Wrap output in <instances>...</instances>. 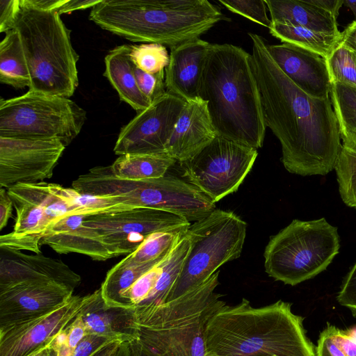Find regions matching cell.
<instances>
[{
    "instance_id": "38",
    "label": "cell",
    "mask_w": 356,
    "mask_h": 356,
    "mask_svg": "<svg viewBox=\"0 0 356 356\" xmlns=\"http://www.w3.org/2000/svg\"><path fill=\"white\" fill-rule=\"evenodd\" d=\"M133 69L140 91L152 103L167 92L165 70L156 74H150L139 69L134 63Z\"/></svg>"
},
{
    "instance_id": "5",
    "label": "cell",
    "mask_w": 356,
    "mask_h": 356,
    "mask_svg": "<svg viewBox=\"0 0 356 356\" xmlns=\"http://www.w3.org/2000/svg\"><path fill=\"white\" fill-rule=\"evenodd\" d=\"M217 270L199 286L163 304L135 308L141 356H207L206 326L226 305L215 291Z\"/></svg>"
},
{
    "instance_id": "4",
    "label": "cell",
    "mask_w": 356,
    "mask_h": 356,
    "mask_svg": "<svg viewBox=\"0 0 356 356\" xmlns=\"http://www.w3.org/2000/svg\"><path fill=\"white\" fill-rule=\"evenodd\" d=\"M89 18L132 42L170 49L196 40L226 17L207 0H101Z\"/></svg>"
},
{
    "instance_id": "25",
    "label": "cell",
    "mask_w": 356,
    "mask_h": 356,
    "mask_svg": "<svg viewBox=\"0 0 356 356\" xmlns=\"http://www.w3.org/2000/svg\"><path fill=\"white\" fill-rule=\"evenodd\" d=\"M130 45L123 44L112 49L105 57L104 76L125 102L138 113L148 108L152 102L140 91L130 58Z\"/></svg>"
},
{
    "instance_id": "30",
    "label": "cell",
    "mask_w": 356,
    "mask_h": 356,
    "mask_svg": "<svg viewBox=\"0 0 356 356\" xmlns=\"http://www.w3.org/2000/svg\"><path fill=\"white\" fill-rule=\"evenodd\" d=\"M330 97L341 139L356 140V87L332 82Z\"/></svg>"
},
{
    "instance_id": "34",
    "label": "cell",
    "mask_w": 356,
    "mask_h": 356,
    "mask_svg": "<svg viewBox=\"0 0 356 356\" xmlns=\"http://www.w3.org/2000/svg\"><path fill=\"white\" fill-rule=\"evenodd\" d=\"M130 58L143 71L156 74L164 71L169 63L170 55L165 46L158 43L130 45Z\"/></svg>"
},
{
    "instance_id": "54",
    "label": "cell",
    "mask_w": 356,
    "mask_h": 356,
    "mask_svg": "<svg viewBox=\"0 0 356 356\" xmlns=\"http://www.w3.org/2000/svg\"><path fill=\"white\" fill-rule=\"evenodd\" d=\"M355 56H356V54H355Z\"/></svg>"
},
{
    "instance_id": "41",
    "label": "cell",
    "mask_w": 356,
    "mask_h": 356,
    "mask_svg": "<svg viewBox=\"0 0 356 356\" xmlns=\"http://www.w3.org/2000/svg\"><path fill=\"white\" fill-rule=\"evenodd\" d=\"M115 341L94 334H87L76 347L73 356H91L100 348Z\"/></svg>"
},
{
    "instance_id": "16",
    "label": "cell",
    "mask_w": 356,
    "mask_h": 356,
    "mask_svg": "<svg viewBox=\"0 0 356 356\" xmlns=\"http://www.w3.org/2000/svg\"><path fill=\"white\" fill-rule=\"evenodd\" d=\"M73 292L52 280L26 281L0 289V330L54 311L67 303Z\"/></svg>"
},
{
    "instance_id": "26",
    "label": "cell",
    "mask_w": 356,
    "mask_h": 356,
    "mask_svg": "<svg viewBox=\"0 0 356 356\" xmlns=\"http://www.w3.org/2000/svg\"><path fill=\"white\" fill-rule=\"evenodd\" d=\"M176 160L167 154H126L110 165L116 177L138 181L163 177Z\"/></svg>"
},
{
    "instance_id": "43",
    "label": "cell",
    "mask_w": 356,
    "mask_h": 356,
    "mask_svg": "<svg viewBox=\"0 0 356 356\" xmlns=\"http://www.w3.org/2000/svg\"><path fill=\"white\" fill-rule=\"evenodd\" d=\"M101 0H67V1L57 10L59 15L69 13L74 10L92 8L100 2Z\"/></svg>"
},
{
    "instance_id": "46",
    "label": "cell",
    "mask_w": 356,
    "mask_h": 356,
    "mask_svg": "<svg viewBox=\"0 0 356 356\" xmlns=\"http://www.w3.org/2000/svg\"><path fill=\"white\" fill-rule=\"evenodd\" d=\"M313 3L337 18L343 0H312Z\"/></svg>"
},
{
    "instance_id": "35",
    "label": "cell",
    "mask_w": 356,
    "mask_h": 356,
    "mask_svg": "<svg viewBox=\"0 0 356 356\" xmlns=\"http://www.w3.org/2000/svg\"><path fill=\"white\" fill-rule=\"evenodd\" d=\"M331 81L356 87V56L341 43L326 58Z\"/></svg>"
},
{
    "instance_id": "23",
    "label": "cell",
    "mask_w": 356,
    "mask_h": 356,
    "mask_svg": "<svg viewBox=\"0 0 356 356\" xmlns=\"http://www.w3.org/2000/svg\"><path fill=\"white\" fill-rule=\"evenodd\" d=\"M79 314L88 334L123 342H131L138 339L135 309L107 305L100 289L84 296Z\"/></svg>"
},
{
    "instance_id": "12",
    "label": "cell",
    "mask_w": 356,
    "mask_h": 356,
    "mask_svg": "<svg viewBox=\"0 0 356 356\" xmlns=\"http://www.w3.org/2000/svg\"><path fill=\"white\" fill-rule=\"evenodd\" d=\"M83 225L92 229L111 257L133 252L149 235L161 232L186 233L191 222L184 216L154 208L138 207L91 215Z\"/></svg>"
},
{
    "instance_id": "9",
    "label": "cell",
    "mask_w": 356,
    "mask_h": 356,
    "mask_svg": "<svg viewBox=\"0 0 356 356\" xmlns=\"http://www.w3.org/2000/svg\"><path fill=\"white\" fill-rule=\"evenodd\" d=\"M246 231V222L236 213L216 209L191 225L186 233L190 248L166 302L199 286L221 266L238 258Z\"/></svg>"
},
{
    "instance_id": "42",
    "label": "cell",
    "mask_w": 356,
    "mask_h": 356,
    "mask_svg": "<svg viewBox=\"0 0 356 356\" xmlns=\"http://www.w3.org/2000/svg\"><path fill=\"white\" fill-rule=\"evenodd\" d=\"M13 202L5 188L0 189V231L8 224L12 216L13 209Z\"/></svg>"
},
{
    "instance_id": "19",
    "label": "cell",
    "mask_w": 356,
    "mask_h": 356,
    "mask_svg": "<svg viewBox=\"0 0 356 356\" xmlns=\"http://www.w3.org/2000/svg\"><path fill=\"white\" fill-rule=\"evenodd\" d=\"M36 280L55 281L74 290L81 278L60 259L0 247V289Z\"/></svg>"
},
{
    "instance_id": "31",
    "label": "cell",
    "mask_w": 356,
    "mask_h": 356,
    "mask_svg": "<svg viewBox=\"0 0 356 356\" xmlns=\"http://www.w3.org/2000/svg\"><path fill=\"white\" fill-rule=\"evenodd\" d=\"M334 170L343 202L356 209V140H342Z\"/></svg>"
},
{
    "instance_id": "44",
    "label": "cell",
    "mask_w": 356,
    "mask_h": 356,
    "mask_svg": "<svg viewBox=\"0 0 356 356\" xmlns=\"http://www.w3.org/2000/svg\"><path fill=\"white\" fill-rule=\"evenodd\" d=\"M66 1L67 0H22L27 6L45 11H57Z\"/></svg>"
},
{
    "instance_id": "10",
    "label": "cell",
    "mask_w": 356,
    "mask_h": 356,
    "mask_svg": "<svg viewBox=\"0 0 356 356\" xmlns=\"http://www.w3.org/2000/svg\"><path fill=\"white\" fill-rule=\"evenodd\" d=\"M86 119V111L64 97L29 90L0 100V137L58 139L66 147Z\"/></svg>"
},
{
    "instance_id": "7",
    "label": "cell",
    "mask_w": 356,
    "mask_h": 356,
    "mask_svg": "<svg viewBox=\"0 0 356 356\" xmlns=\"http://www.w3.org/2000/svg\"><path fill=\"white\" fill-rule=\"evenodd\" d=\"M72 186L81 194L113 197L134 208L170 211L189 222L204 218L216 209V203L186 181L165 175L138 181L121 179L113 175L110 165L91 168Z\"/></svg>"
},
{
    "instance_id": "17",
    "label": "cell",
    "mask_w": 356,
    "mask_h": 356,
    "mask_svg": "<svg viewBox=\"0 0 356 356\" xmlns=\"http://www.w3.org/2000/svg\"><path fill=\"white\" fill-rule=\"evenodd\" d=\"M84 296H73L44 316L0 330V356H29L48 346L79 313Z\"/></svg>"
},
{
    "instance_id": "53",
    "label": "cell",
    "mask_w": 356,
    "mask_h": 356,
    "mask_svg": "<svg viewBox=\"0 0 356 356\" xmlns=\"http://www.w3.org/2000/svg\"><path fill=\"white\" fill-rule=\"evenodd\" d=\"M207 356H212V355H207Z\"/></svg>"
},
{
    "instance_id": "32",
    "label": "cell",
    "mask_w": 356,
    "mask_h": 356,
    "mask_svg": "<svg viewBox=\"0 0 356 356\" xmlns=\"http://www.w3.org/2000/svg\"><path fill=\"white\" fill-rule=\"evenodd\" d=\"M186 233L161 232L152 234L126 257L131 262L138 264L160 260L170 254L185 236Z\"/></svg>"
},
{
    "instance_id": "52",
    "label": "cell",
    "mask_w": 356,
    "mask_h": 356,
    "mask_svg": "<svg viewBox=\"0 0 356 356\" xmlns=\"http://www.w3.org/2000/svg\"><path fill=\"white\" fill-rule=\"evenodd\" d=\"M45 347H46V346H45ZM42 349H41V350H42ZM41 350H38V351H37V352H35V353H33V354H31V355H29V356H37V355H38V354L39 353V352H40Z\"/></svg>"
},
{
    "instance_id": "45",
    "label": "cell",
    "mask_w": 356,
    "mask_h": 356,
    "mask_svg": "<svg viewBox=\"0 0 356 356\" xmlns=\"http://www.w3.org/2000/svg\"><path fill=\"white\" fill-rule=\"evenodd\" d=\"M341 34V44L356 54V20L350 23Z\"/></svg>"
},
{
    "instance_id": "36",
    "label": "cell",
    "mask_w": 356,
    "mask_h": 356,
    "mask_svg": "<svg viewBox=\"0 0 356 356\" xmlns=\"http://www.w3.org/2000/svg\"><path fill=\"white\" fill-rule=\"evenodd\" d=\"M87 334L86 325L79 313L50 342L54 356H73L76 347Z\"/></svg>"
},
{
    "instance_id": "47",
    "label": "cell",
    "mask_w": 356,
    "mask_h": 356,
    "mask_svg": "<svg viewBox=\"0 0 356 356\" xmlns=\"http://www.w3.org/2000/svg\"><path fill=\"white\" fill-rule=\"evenodd\" d=\"M123 341L115 340L104 345L91 356H115Z\"/></svg>"
},
{
    "instance_id": "13",
    "label": "cell",
    "mask_w": 356,
    "mask_h": 356,
    "mask_svg": "<svg viewBox=\"0 0 356 356\" xmlns=\"http://www.w3.org/2000/svg\"><path fill=\"white\" fill-rule=\"evenodd\" d=\"M185 104L168 92L154 101L122 128L115 154H166V145Z\"/></svg>"
},
{
    "instance_id": "2",
    "label": "cell",
    "mask_w": 356,
    "mask_h": 356,
    "mask_svg": "<svg viewBox=\"0 0 356 356\" xmlns=\"http://www.w3.org/2000/svg\"><path fill=\"white\" fill-rule=\"evenodd\" d=\"M218 136L257 149L266 126L251 54L230 44H212L199 93Z\"/></svg>"
},
{
    "instance_id": "24",
    "label": "cell",
    "mask_w": 356,
    "mask_h": 356,
    "mask_svg": "<svg viewBox=\"0 0 356 356\" xmlns=\"http://www.w3.org/2000/svg\"><path fill=\"white\" fill-rule=\"evenodd\" d=\"M272 23L289 24L332 35H341L337 18L312 0H264Z\"/></svg>"
},
{
    "instance_id": "40",
    "label": "cell",
    "mask_w": 356,
    "mask_h": 356,
    "mask_svg": "<svg viewBox=\"0 0 356 356\" xmlns=\"http://www.w3.org/2000/svg\"><path fill=\"white\" fill-rule=\"evenodd\" d=\"M20 9V0H0V32H8L14 28Z\"/></svg>"
},
{
    "instance_id": "28",
    "label": "cell",
    "mask_w": 356,
    "mask_h": 356,
    "mask_svg": "<svg viewBox=\"0 0 356 356\" xmlns=\"http://www.w3.org/2000/svg\"><path fill=\"white\" fill-rule=\"evenodd\" d=\"M270 33L282 43L298 46L327 58L341 43L342 34L332 35L283 23H273Z\"/></svg>"
},
{
    "instance_id": "37",
    "label": "cell",
    "mask_w": 356,
    "mask_h": 356,
    "mask_svg": "<svg viewBox=\"0 0 356 356\" xmlns=\"http://www.w3.org/2000/svg\"><path fill=\"white\" fill-rule=\"evenodd\" d=\"M218 2L231 12L240 15L268 29L272 22L267 15L264 0H218Z\"/></svg>"
},
{
    "instance_id": "3",
    "label": "cell",
    "mask_w": 356,
    "mask_h": 356,
    "mask_svg": "<svg viewBox=\"0 0 356 356\" xmlns=\"http://www.w3.org/2000/svg\"><path fill=\"white\" fill-rule=\"evenodd\" d=\"M302 317L291 304L278 300L253 307L243 298L224 305L206 326V347L212 356H316Z\"/></svg>"
},
{
    "instance_id": "27",
    "label": "cell",
    "mask_w": 356,
    "mask_h": 356,
    "mask_svg": "<svg viewBox=\"0 0 356 356\" xmlns=\"http://www.w3.org/2000/svg\"><path fill=\"white\" fill-rule=\"evenodd\" d=\"M164 258L138 264L131 262L125 257L116 264L108 271L100 287L106 304L111 307L125 308V293L142 275Z\"/></svg>"
},
{
    "instance_id": "14",
    "label": "cell",
    "mask_w": 356,
    "mask_h": 356,
    "mask_svg": "<svg viewBox=\"0 0 356 356\" xmlns=\"http://www.w3.org/2000/svg\"><path fill=\"white\" fill-rule=\"evenodd\" d=\"M65 148L58 139L0 137L1 188L51 178Z\"/></svg>"
},
{
    "instance_id": "49",
    "label": "cell",
    "mask_w": 356,
    "mask_h": 356,
    "mask_svg": "<svg viewBox=\"0 0 356 356\" xmlns=\"http://www.w3.org/2000/svg\"><path fill=\"white\" fill-rule=\"evenodd\" d=\"M128 343L129 356H141L135 341L128 342Z\"/></svg>"
},
{
    "instance_id": "21",
    "label": "cell",
    "mask_w": 356,
    "mask_h": 356,
    "mask_svg": "<svg viewBox=\"0 0 356 356\" xmlns=\"http://www.w3.org/2000/svg\"><path fill=\"white\" fill-rule=\"evenodd\" d=\"M212 44L200 38L170 49L165 69L166 92L186 102L199 97L202 78Z\"/></svg>"
},
{
    "instance_id": "1",
    "label": "cell",
    "mask_w": 356,
    "mask_h": 356,
    "mask_svg": "<svg viewBox=\"0 0 356 356\" xmlns=\"http://www.w3.org/2000/svg\"><path fill=\"white\" fill-rule=\"evenodd\" d=\"M248 35L265 124L280 143L285 169L302 176L326 175L342 147L330 97L314 98L302 91L275 63L265 39Z\"/></svg>"
},
{
    "instance_id": "8",
    "label": "cell",
    "mask_w": 356,
    "mask_h": 356,
    "mask_svg": "<svg viewBox=\"0 0 356 356\" xmlns=\"http://www.w3.org/2000/svg\"><path fill=\"white\" fill-rule=\"evenodd\" d=\"M337 227L324 218L293 220L273 236L264 250L268 276L295 286L325 270L339 253Z\"/></svg>"
},
{
    "instance_id": "33",
    "label": "cell",
    "mask_w": 356,
    "mask_h": 356,
    "mask_svg": "<svg viewBox=\"0 0 356 356\" xmlns=\"http://www.w3.org/2000/svg\"><path fill=\"white\" fill-rule=\"evenodd\" d=\"M316 356H356V325L341 329L329 323L320 333Z\"/></svg>"
},
{
    "instance_id": "15",
    "label": "cell",
    "mask_w": 356,
    "mask_h": 356,
    "mask_svg": "<svg viewBox=\"0 0 356 356\" xmlns=\"http://www.w3.org/2000/svg\"><path fill=\"white\" fill-rule=\"evenodd\" d=\"M55 184H18L7 188L16 211L13 231L0 236V247L41 253L40 242L51 222L47 208Z\"/></svg>"
},
{
    "instance_id": "11",
    "label": "cell",
    "mask_w": 356,
    "mask_h": 356,
    "mask_svg": "<svg viewBox=\"0 0 356 356\" xmlns=\"http://www.w3.org/2000/svg\"><path fill=\"white\" fill-rule=\"evenodd\" d=\"M257 155L254 148L217 136L194 157L179 163L182 177L216 203L238 191Z\"/></svg>"
},
{
    "instance_id": "22",
    "label": "cell",
    "mask_w": 356,
    "mask_h": 356,
    "mask_svg": "<svg viewBox=\"0 0 356 356\" xmlns=\"http://www.w3.org/2000/svg\"><path fill=\"white\" fill-rule=\"evenodd\" d=\"M91 215L83 209L63 216L49 227L40 245H47L60 254L75 252L97 261L112 258L96 233L83 225L85 218Z\"/></svg>"
},
{
    "instance_id": "18",
    "label": "cell",
    "mask_w": 356,
    "mask_h": 356,
    "mask_svg": "<svg viewBox=\"0 0 356 356\" xmlns=\"http://www.w3.org/2000/svg\"><path fill=\"white\" fill-rule=\"evenodd\" d=\"M267 49L282 72L302 91L314 98L330 97L332 81L325 58L287 43L267 44Z\"/></svg>"
},
{
    "instance_id": "6",
    "label": "cell",
    "mask_w": 356,
    "mask_h": 356,
    "mask_svg": "<svg viewBox=\"0 0 356 356\" xmlns=\"http://www.w3.org/2000/svg\"><path fill=\"white\" fill-rule=\"evenodd\" d=\"M13 29L19 35L29 70V91L69 98L79 85L70 32L56 11H45L24 4Z\"/></svg>"
},
{
    "instance_id": "29",
    "label": "cell",
    "mask_w": 356,
    "mask_h": 356,
    "mask_svg": "<svg viewBox=\"0 0 356 356\" xmlns=\"http://www.w3.org/2000/svg\"><path fill=\"white\" fill-rule=\"evenodd\" d=\"M0 43V81L16 89L29 87L31 78L20 38L15 29Z\"/></svg>"
},
{
    "instance_id": "48",
    "label": "cell",
    "mask_w": 356,
    "mask_h": 356,
    "mask_svg": "<svg viewBox=\"0 0 356 356\" xmlns=\"http://www.w3.org/2000/svg\"><path fill=\"white\" fill-rule=\"evenodd\" d=\"M115 356H129L128 342H122Z\"/></svg>"
},
{
    "instance_id": "51",
    "label": "cell",
    "mask_w": 356,
    "mask_h": 356,
    "mask_svg": "<svg viewBox=\"0 0 356 356\" xmlns=\"http://www.w3.org/2000/svg\"><path fill=\"white\" fill-rule=\"evenodd\" d=\"M343 3L353 11L356 17V1L346 0Z\"/></svg>"
},
{
    "instance_id": "39",
    "label": "cell",
    "mask_w": 356,
    "mask_h": 356,
    "mask_svg": "<svg viewBox=\"0 0 356 356\" xmlns=\"http://www.w3.org/2000/svg\"><path fill=\"white\" fill-rule=\"evenodd\" d=\"M337 298L341 305L348 308L356 317V262L345 277Z\"/></svg>"
},
{
    "instance_id": "50",
    "label": "cell",
    "mask_w": 356,
    "mask_h": 356,
    "mask_svg": "<svg viewBox=\"0 0 356 356\" xmlns=\"http://www.w3.org/2000/svg\"><path fill=\"white\" fill-rule=\"evenodd\" d=\"M50 344V343H49ZM47 346L44 348H42L37 356H54V353L51 348H50V345Z\"/></svg>"
},
{
    "instance_id": "20",
    "label": "cell",
    "mask_w": 356,
    "mask_h": 356,
    "mask_svg": "<svg viewBox=\"0 0 356 356\" xmlns=\"http://www.w3.org/2000/svg\"><path fill=\"white\" fill-rule=\"evenodd\" d=\"M217 136L207 102L197 97L186 104L165 147V154L179 163L201 152Z\"/></svg>"
}]
</instances>
